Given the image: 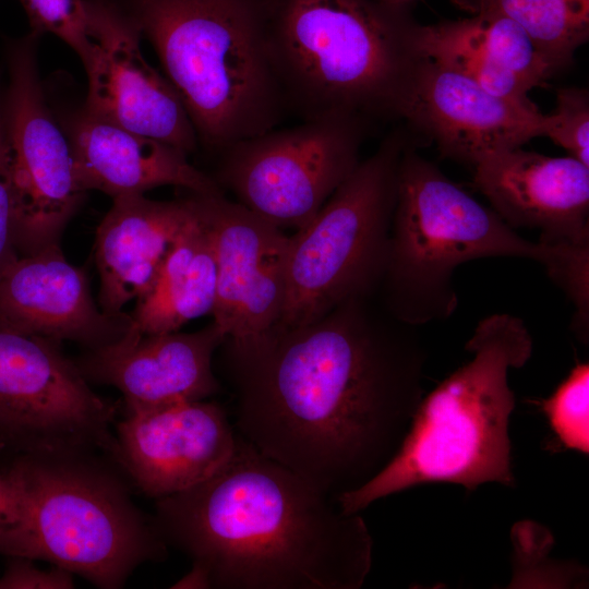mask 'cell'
Masks as SVG:
<instances>
[{"instance_id":"5bb4252c","label":"cell","mask_w":589,"mask_h":589,"mask_svg":"<svg viewBox=\"0 0 589 589\" xmlns=\"http://www.w3.org/2000/svg\"><path fill=\"white\" fill-rule=\"evenodd\" d=\"M544 116L533 104L494 95L423 56L401 120L433 142L442 157L474 167L492 154L542 136Z\"/></svg>"},{"instance_id":"ba28073f","label":"cell","mask_w":589,"mask_h":589,"mask_svg":"<svg viewBox=\"0 0 589 589\" xmlns=\"http://www.w3.org/2000/svg\"><path fill=\"white\" fill-rule=\"evenodd\" d=\"M413 140L392 130L315 216L289 236L286 290L275 326L312 323L341 302L376 294L387 256L402 155Z\"/></svg>"},{"instance_id":"2e32d148","label":"cell","mask_w":589,"mask_h":589,"mask_svg":"<svg viewBox=\"0 0 589 589\" xmlns=\"http://www.w3.org/2000/svg\"><path fill=\"white\" fill-rule=\"evenodd\" d=\"M225 338L215 322L196 332L149 335L134 325L119 340L89 349L77 366L87 381L118 388L125 411L204 400L223 390L214 356Z\"/></svg>"},{"instance_id":"f546056e","label":"cell","mask_w":589,"mask_h":589,"mask_svg":"<svg viewBox=\"0 0 589 589\" xmlns=\"http://www.w3.org/2000/svg\"><path fill=\"white\" fill-rule=\"evenodd\" d=\"M383 3L393 4V5H409L411 7L418 0H376Z\"/></svg>"},{"instance_id":"83f0119b","label":"cell","mask_w":589,"mask_h":589,"mask_svg":"<svg viewBox=\"0 0 589 589\" xmlns=\"http://www.w3.org/2000/svg\"><path fill=\"white\" fill-rule=\"evenodd\" d=\"M0 576V589H69L74 587L73 574L55 566L40 569L29 560L12 557Z\"/></svg>"},{"instance_id":"30bf717a","label":"cell","mask_w":589,"mask_h":589,"mask_svg":"<svg viewBox=\"0 0 589 589\" xmlns=\"http://www.w3.org/2000/svg\"><path fill=\"white\" fill-rule=\"evenodd\" d=\"M37 38L31 33L9 46L8 82L2 91L19 255L60 243L86 194L75 177L69 139L44 93Z\"/></svg>"},{"instance_id":"5b68a950","label":"cell","mask_w":589,"mask_h":589,"mask_svg":"<svg viewBox=\"0 0 589 589\" xmlns=\"http://www.w3.org/2000/svg\"><path fill=\"white\" fill-rule=\"evenodd\" d=\"M465 349L471 360L423 396L387 466L336 497L344 513L358 514L423 483L449 482L467 490L486 482L515 486L508 435L515 394L508 374L530 359L532 337L521 318L494 313L478 323Z\"/></svg>"},{"instance_id":"ac0fdd59","label":"cell","mask_w":589,"mask_h":589,"mask_svg":"<svg viewBox=\"0 0 589 589\" xmlns=\"http://www.w3.org/2000/svg\"><path fill=\"white\" fill-rule=\"evenodd\" d=\"M0 322L88 350L122 338L134 321L108 314L95 302L87 275L63 255L60 243L17 255L0 273Z\"/></svg>"},{"instance_id":"603a6c76","label":"cell","mask_w":589,"mask_h":589,"mask_svg":"<svg viewBox=\"0 0 589 589\" xmlns=\"http://www.w3.org/2000/svg\"><path fill=\"white\" fill-rule=\"evenodd\" d=\"M469 14L493 13L520 25L555 73L589 39V0H450Z\"/></svg>"},{"instance_id":"3957f363","label":"cell","mask_w":589,"mask_h":589,"mask_svg":"<svg viewBox=\"0 0 589 589\" xmlns=\"http://www.w3.org/2000/svg\"><path fill=\"white\" fill-rule=\"evenodd\" d=\"M409 5L271 0L269 50L288 115L401 119L418 65Z\"/></svg>"},{"instance_id":"6da1fadb","label":"cell","mask_w":589,"mask_h":589,"mask_svg":"<svg viewBox=\"0 0 589 589\" xmlns=\"http://www.w3.org/2000/svg\"><path fill=\"white\" fill-rule=\"evenodd\" d=\"M417 328L363 296L305 325L225 338L216 375L236 433L335 500L361 488L397 454L424 396Z\"/></svg>"},{"instance_id":"277c9868","label":"cell","mask_w":589,"mask_h":589,"mask_svg":"<svg viewBox=\"0 0 589 589\" xmlns=\"http://www.w3.org/2000/svg\"><path fill=\"white\" fill-rule=\"evenodd\" d=\"M153 46L199 146L220 154L288 115L269 50L271 0H113Z\"/></svg>"},{"instance_id":"7402d4cb","label":"cell","mask_w":589,"mask_h":589,"mask_svg":"<svg viewBox=\"0 0 589 589\" xmlns=\"http://www.w3.org/2000/svg\"><path fill=\"white\" fill-rule=\"evenodd\" d=\"M422 38L479 53L486 61L514 73L531 88L555 74L527 32L510 19L478 13L458 20L420 25Z\"/></svg>"},{"instance_id":"44dd1931","label":"cell","mask_w":589,"mask_h":589,"mask_svg":"<svg viewBox=\"0 0 589 589\" xmlns=\"http://www.w3.org/2000/svg\"><path fill=\"white\" fill-rule=\"evenodd\" d=\"M194 213L175 239L151 290L131 314L142 334L179 330L212 314L217 293V264L209 229L190 194Z\"/></svg>"},{"instance_id":"9c48e42d","label":"cell","mask_w":589,"mask_h":589,"mask_svg":"<svg viewBox=\"0 0 589 589\" xmlns=\"http://www.w3.org/2000/svg\"><path fill=\"white\" fill-rule=\"evenodd\" d=\"M372 127L339 117L275 128L225 148L212 178L257 216L296 231L359 165Z\"/></svg>"},{"instance_id":"8fae6325","label":"cell","mask_w":589,"mask_h":589,"mask_svg":"<svg viewBox=\"0 0 589 589\" xmlns=\"http://www.w3.org/2000/svg\"><path fill=\"white\" fill-rule=\"evenodd\" d=\"M59 344L0 322V431L28 452L98 448L116 459L115 409Z\"/></svg>"},{"instance_id":"4316f807","label":"cell","mask_w":589,"mask_h":589,"mask_svg":"<svg viewBox=\"0 0 589 589\" xmlns=\"http://www.w3.org/2000/svg\"><path fill=\"white\" fill-rule=\"evenodd\" d=\"M0 76V273L19 254L15 248L14 204L2 118Z\"/></svg>"},{"instance_id":"8992f818","label":"cell","mask_w":589,"mask_h":589,"mask_svg":"<svg viewBox=\"0 0 589 589\" xmlns=\"http://www.w3.org/2000/svg\"><path fill=\"white\" fill-rule=\"evenodd\" d=\"M562 245L519 236L491 207L454 183L412 141L398 170L388 249L376 299L396 320L419 327L444 321L458 305L454 273L485 257H517L548 273Z\"/></svg>"},{"instance_id":"4fadbf2b","label":"cell","mask_w":589,"mask_h":589,"mask_svg":"<svg viewBox=\"0 0 589 589\" xmlns=\"http://www.w3.org/2000/svg\"><path fill=\"white\" fill-rule=\"evenodd\" d=\"M190 194L216 257L213 322L235 341L260 337L280 318L289 236L225 194Z\"/></svg>"},{"instance_id":"d6986e66","label":"cell","mask_w":589,"mask_h":589,"mask_svg":"<svg viewBox=\"0 0 589 589\" xmlns=\"http://www.w3.org/2000/svg\"><path fill=\"white\" fill-rule=\"evenodd\" d=\"M74 172L85 191L111 199L145 194L175 185L196 194H225L212 176L195 168L188 155L159 140L98 120L82 109L63 127Z\"/></svg>"},{"instance_id":"e0dca14e","label":"cell","mask_w":589,"mask_h":589,"mask_svg":"<svg viewBox=\"0 0 589 589\" xmlns=\"http://www.w3.org/2000/svg\"><path fill=\"white\" fill-rule=\"evenodd\" d=\"M473 169L476 188L513 229H537L543 244L589 243V166L516 147Z\"/></svg>"},{"instance_id":"7a4b0ae2","label":"cell","mask_w":589,"mask_h":589,"mask_svg":"<svg viewBox=\"0 0 589 589\" xmlns=\"http://www.w3.org/2000/svg\"><path fill=\"white\" fill-rule=\"evenodd\" d=\"M153 524L191 570L172 588L359 589L373 539L360 514L264 456L236 433L207 480L156 500Z\"/></svg>"},{"instance_id":"484cf974","label":"cell","mask_w":589,"mask_h":589,"mask_svg":"<svg viewBox=\"0 0 589 589\" xmlns=\"http://www.w3.org/2000/svg\"><path fill=\"white\" fill-rule=\"evenodd\" d=\"M570 156L589 166V93L568 86L556 91L555 110L544 116L543 133Z\"/></svg>"},{"instance_id":"f1b7e54d","label":"cell","mask_w":589,"mask_h":589,"mask_svg":"<svg viewBox=\"0 0 589 589\" xmlns=\"http://www.w3.org/2000/svg\"><path fill=\"white\" fill-rule=\"evenodd\" d=\"M25 490L17 465L0 470V534L13 528L24 508Z\"/></svg>"},{"instance_id":"d4e9b609","label":"cell","mask_w":589,"mask_h":589,"mask_svg":"<svg viewBox=\"0 0 589 589\" xmlns=\"http://www.w3.org/2000/svg\"><path fill=\"white\" fill-rule=\"evenodd\" d=\"M28 17L32 34H52L67 44L84 64L92 43L83 0H19Z\"/></svg>"},{"instance_id":"9a60e30c","label":"cell","mask_w":589,"mask_h":589,"mask_svg":"<svg viewBox=\"0 0 589 589\" xmlns=\"http://www.w3.org/2000/svg\"><path fill=\"white\" fill-rule=\"evenodd\" d=\"M116 445V460L144 494L157 500L215 474L235 452L236 431L220 405L181 400L125 411Z\"/></svg>"},{"instance_id":"cb8c5ba5","label":"cell","mask_w":589,"mask_h":589,"mask_svg":"<svg viewBox=\"0 0 589 589\" xmlns=\"http://www.w3.org/2000/svg\"><path fill=\"white\" fill-rule=\"evenodd\" d=\"M589 364L579 363L543 401L549 423L565 447L589 453Z\"/></svg>"},{"instance_id":"7c38bea8","label":"cell","mask_w":589,"mask_h":589,"mask_svg":"<svg viewBox=\"0 0 589 589\" xmlns=\"http://www.w3.org/2000/svg\"><path fill=\"white\" fill-rule=\"evenodd\" d=\"M92 50L83 64L82 110L98 120L165 142L187 155L197 137L175 87L141 50L142 35L113 0H83Z\"/></svg>"},{"instance_id":"ffe728a7","label":"cell","mask_w":589,"mask_h":589,"mask_svg":"<svg viewBox=\"0 0 589 589\" xmlns=\"http://www.w3.org/2000/svg\"><path fill=\"white\" fill-rule=\"evenodd\" d=\"M191 196L154 201L144 194L112 199L96 231L98 305L119 314L153 287L178 233L192 217Z\"/></svg>"},{"instance_id":"52a82bcc","label":"cell","mask_w":589,"mask_h":589,"mask_svg":"<svg viewBox=\"0 0 589 589\" xmlns=\"http://www.w3.org/2000/svg\"><path fill=\"white\" fill-rule=\"evenodd\" d=\"M15 464L24 508L19 522L0 534V553L50 562L106 589L122 587L144 562L167 556L153 520L91 450H32Z\"/></svg>"}]
</instances>
